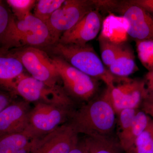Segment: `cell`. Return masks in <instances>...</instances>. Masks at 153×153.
Listing matches in <instances>:
<instances>
[{
    "mask_svg": "<svg viewBox=\"0 0 153 153\" xmlns=\"http://www.w3.org/2000/svg\"><path fill=\"white\" fill-rule=\"evenodd\" d=\"M69 123L77 134L86 136L111 135L116 126L117 114L113 106L110 88L74 111Z\"/></svg>",
    "mask_w": 153,
    "mask_h": 153,
    "instance_id": "obj_1",
    "label": "cell"
},
{
    "mask_svg": "<svg viewBox=\"0 0 153 153\" xmlns=\"http://www.w3.org/2000/svg\"><path fill=\"white\" fill-rule=\"evenodd\" d=\"M53 45L47 25L32 13L21 20H17L13 15L0 39V51L4 52L24 47L41 48Z\"/></svg>",
    "mask_w": 153,
    "mask_h": 153,
    "instance_id": "obj_2",
    "label": "cell"
},
{
    "mask_svg": "<svg viewBox=\"0 0 153 153\" xmlns=\"http://www.w3.org/2000/svg\"><path fill=\"white\" fill-rule=\"evenodd\" d=\"M52 46V52L55 56L61 57L74 68L91 77L102 80L106 86H112L121 78L110 72L90 44L57 43Z\"/></svg>",
    "mask_w": 153,
    "mask_h": 153,
    "instance_id": "obj_3",
    "label": "cell"
},
{
    "mask_svg": "<svg viewBox=\"0 0 153 153\" xmlns=\"http://www.w3.org/2000/svg\"><path fill=\"white\" fill-rule=\"evenodd\" d=\"M21 62L31 76L52 87H60L58 71L52 58L41 48L27 47L7 52Z\"/></svg>",
    "mask_w": 153,
    "mask_h": 153,
    "instance_id": "obj_4",
    "label": "cell"
},
{
    "mask_svg": "<svg viewBox=\"0 0 153 153\" xmlns=\"http://www.w3.org/2000/svg\"><path fill=\"white\" fill-rule=\"evenodd\" d=\"M11 93L21 96L29 102H44L71 107L73 105L71 98L63 88L51 87L25 74L16 80Z\"/></svg>",
    "mask_w": 153,
    "mask_h": 153,
    "instance_id": "obj_5",
    "label": "cell"
},
{
    "mask_svg": "<svg viewBox=\"0 0 153 153\" xmlns=\"http://www.w3.org/2000/svg\"><path fill=\"white\" fill-rule=\"evenodd\" d=\"M73 111L71 107L36 102L29 112L26 129L41 137L63 125L70 119Z\"/></svg>",
    "mask_w": 153,
    "mask_h": 153,
    "instance_id": "obj_6",
    "label": "cell"
},
{
    "mask_svg": "<svg viewBox=\"0 0 153 153\" xmlns=\"http://www.w3.org/2000/svg\"><path fill=\"white\" fill-rule=\"evenodd\" d=\"M51 58L66 93L82 101L91 100L98 88L97 79L74 68L61 57L55 56Z\"/></svg>",
    "mask_w": 153,
    "mask_h": 153,
    "instance_id": "obj_7",
    "label": "cell"
},
{
    "mask_svg": "<svg viewBox=\"0 0 153 153\" xmlns=\"http://www.w3.org/2000/svg\"><path fill=\"white\" fill-rule=\"evenodd\" d=\"M94 8L92 1H65L63 5L55 11L46 23L54 44L58 42L63 33L73 27Z\"/></svg>",
    "mask_w": 153,
    "mask_h": 153,
    "instance_id": "obj_8",
    "label": "cell"
},
{
    "mask_svg": "<svg viewBox=\"0 0 153 153\" xmlns=\"http://www.w3.org/2000/svg\"><path fill=\"white\" fill-rule=\"evenodd\" d=\"M125 19L127 33L135 41H153V17L131 1H119L115 10Z\"/></svg>",
    "mask_w": 153,
    "mask_h": 153,
    "instance_id": "obj_9",
    "label": "cell"
},
{
    "mask_svg": "<svg viewBox=\"0 0 153 153\" xmlns=\"http://www.w3.org/2000/svg\"><path fill=\"white\" fill-rule=\"evenodd\" d=\"M109 87L113 106L116 114L125 109H140L147 96L144 79L124 77ZM109 87V86H108Z\"/></svg>",
    "mask_w": 153,
    "mask_h": 153,
    "instance_id": "obj_10",
    "label": "cell"
},
{
    "mask_svg": "<svg viewBox=\"0 0 153 153\" xmlns=\"http://www.w3.org/2000/svg\"><path fill=\"white\" fill-rule=\"evenodd\" d=\"M78 142V134L70 124H64L41 137L32 153H69Z\"/></svg>",
    "mask_w": 153,
    "mask_h": 153,
    "instance_id": "obj_11",
    "label": "cell"
},
{
    "mask_svg": "<svg viewBox=\"0 0 153 153\" xmlns=\"http://www.w3.org/2000/svg\"><path fill=\"white\" fill-rule=\"evenodd\" d=\"M102 26L101 17L98 11L92 10L73 27L63 33L57 43L76 45L88 44L98 35Z\"/></svg>",
    "mask_w": 153,
    "mask_h": 153,
    "instance_id": "obj_12",
    "label": "cell"
},
{
    "mask_svg": "<svg viewBox=\"0 0 153 153\" xmlns=\"http://www.w3.org/2000/svg\"><path fill=\"white\" fill-rule=\"evenodd\" d=\"M30 102H13L0 113V136L24 131L27 126Z\"/></svg>",
    "mask_w": 153,
    "mask_h": 153,
    "instance_id": "obj_13",
    "label": "cell"
},
{
    "mask_svg": "<svg viewBox=\"0 0 153 153\" xmlns=\"http://www.w3.org/2000/svg\"><path fill=\"white\" fill-rule=\"evenodd\" d=\"M40 138L27 129L0 136V153H32Z\"/></svg>",
    "mask_w": 153,
    "mask_h": 153,
    "instance_id": "obj_14",
    "label": "cell"
},
{
    "mask_svg": "<svg viewBox=\"0 0 153 153\" xmlns=\"http://www.w3.org/2000/svg\"><path fill=\"white\" fill-rule=\"evenodd\" d=\"M24 69L17 58L0 51V86L11 92L16 80L24 74Z\"/></svg>",
    "mask_w": 153,
    "mask_h": 153,
    "instance_id": "obj_15",
    "label": "cell"
},
{
    "mask_svg": "<svg viewBox=\"0 0 153 153\" xmlns=\"http://www.w3.org/2000/svg\"><path fill=\"white\" fill-rule=\"evenodd\" d=\"M152 118L141 109L137 112L133 122L124 131L117 134L118 140L125 153H128L136 140L147 126Z\"/></svg>",
    "mask_w": 153,
    "mask_h": 153,
    "instance_id": "obj_16",
    "label": "cell"
},
{
    "mask_svg": "<svg viewBox=\"0 0 153 153\" xmlns=\"http://www.w3.org/2000/svg\"><path fill=\"white\" fill-rule=\"evenodd\" d=\"M80 143L84 153H125L111 135L86 136Z\"/></svg>",
    "mask_w": 153,
    "mask_h": 153,
    "instance_id": "obj_17",
    "label": "cell"
},
{
    "mask_svg": "<svg viewBox=\"0 0 153 153\" xmlns=\"http://www.w3.org/2000/svg\"><path fill=\"white\" fill-rule=\"evenodd\" d=\"M132 49L124 44L114 62L108 68L110 72L118 77H128L138 70Z\"/></svg>",
    "mask_w": 153,
    "mask_h": 153,
    "instance_id": "obj_18",
    "label": "cell"
},
{
    "mask_svg": "<svg viewBox=\"0 0 153 153\" xmlns=\"http://www.w3.org/2000/svg\"><path fill=\"white\" fill-rule=\"evenodd\" d=\"M99 41L102 61L108 68L121 51L124 44L113 42L101 35L99 38Z\"/></svg>",
    "mask_w": 153,
    "mask_h": 153,
    "instance_id": "obj_19",
    "label": "cell"
},
{
    "mask_svg": "<svg viewBox=\"0 0 153 153\" xmlns=\"http://www.w3.org/2000/svg\"><path fill=\"white\" fill-rule=\"evenodd\" d=\"M128 153H153V119L138 137Z\"/></svg>",
    "mask_w": 153,
    "mask_h": 153,
    "instance_id": "obj_20",
    "label": "cell"
},
{
    "mask_svg": "<svg viewBox=\"0 0 153 153\" xmlns=\"http://www.w3.org/2000/svg\"><path fill=\"white\" fill-rule=\"evenodd\" d=\"M65 0H39L34 7L33 15L46 24L53 13L60 8Z\"/></svg>",
    "mask_w": 153,
    "mask_h": 153,
    "instance_id": "obj_21",
    "label": "cell"
},
{
    "mask_svg": "<svg viewBox=\"0 0 153 153\" xmlns=\"http://www.w3.org/2000/svg\"><path fill=\"white\" fill-rule=\"evenodd\" d=\"M138 57L148 71H153V41H135Z\"/></svg>",
    "mask_w": 153,
    "mask_h": 153,
    "instance_id": "obj_22",
    "label": "cell"
},
{
    "mask_svg": "<svg viewBox=\"0 0 153 153\" xmlns=\"http://www.w3.org/2000/svg\"><path fill=\"white\" fill-rule=\"evenodd\" d=\"M37 1L35 0H7L6 3L13 11V16L18 20H22L31 13Z\"/></svg>",
    "mask_w": 153,
    "mask_h": 153,
    "instance_id": "obj_23",
    "label": "cell"
},
{
    "mask_svg": "<svg viewBox=\"0 0 153 153\" xmlns=\"http://www.w3.org/2000/svg\"><path fill=\"white\" fill-rule=\"evenodd\" d=\"M12 16L8 9L0 1V39L6 32Z\"/></svg>",
    "mask_w": 153,
    "mask_h": 153,
    "instance_id": "obj_24",
    "label": "cell"
},
{
    "mask_svg": "<svg viewBox=\"0 0 153 153\" xmlns=\"http://www.w3.org/2000/svg\"><path fill=\"white\" fill-rule=\"evenodd\" d=\"M140 108L141 110L153 119V97H146Z\"/></svg>",
    "mask_w": 153,
    "mask_h": 153,
    "instance_id": "obj_25",
    "label": "cell"
},
{
    "mask_svg": "<svg viewBox=\"0 0 153 153\" xmlns=\"http://www.w3.org/2000/svg\"><path fill=\"white\" fill-rule=\"evenodd\" d=\"M143 79L146 90V96L153 97V71H148Z\"/></svg>",
    "mask_w": 153,
    "mask_h": 153,
    "instance_id": "obj_26",
    "label": "cell"
},
{
    "mask_svg": "<svg viewBox=\"0 0 153 153\" xmlns=\"http://www.w3.org/2000/svg\"><path fill=\"white\" fill-rule=\"evenodd\" d=\"M13 102L12 95L10 93L0 90V113Z\"/></svg>",
    "mask_w": 153,
    "mask_h": 153,
    "instance_id": "obj_27",
    "label": "cell"
},
{
    "mask_svg": "<svg viewBox=\"0 0 153 153\" xmlns=\"http://www.w3.org/2000/svg\"><path fill=\"white\" fill-rule=\"evenodd\" d=\"M132 3L140 6L153 16V0H133Z\"/></svg>",
    "mask_w": 153,
    "mask_h": 153,
    "instance_id": "obj_28",
    "label": "cell"
},
{
    "mask_svg": "<svg viewBox=\"0 0 153 153\" xmlns=\"http://www.w3.org/2000/svg\"><path fill=\"white\" fill-rule=\"evenodd\" d=\"M69 153H84L80 141H79L78 143L75 145V146L72 149Z\"/></svg>",
    "mask_w": 153,
    "mask_h": 153,
    "instance_id": "obj_29",
    "label": "cell"
}]
</instances>
